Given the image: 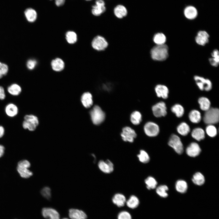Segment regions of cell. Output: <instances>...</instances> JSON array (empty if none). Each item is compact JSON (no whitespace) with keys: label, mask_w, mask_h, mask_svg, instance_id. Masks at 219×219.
<instances>
[{"label":"cell","mask_w":219,"mask_h":219,"mask_svg":"<svg viewBox=\"0 0 219 219\" xmlns=\"http://www.w3.org/2000/svg\"><path fill=\"white\" fill-rule=\"evenodd\" d=\"M150 54L151 59L156 61H163L169 56V48L165 44L155 45L151 49Z\"/></svg>","instance_id":"cell-1"},{"label":"cell","mask_w":219,"mask_h":219,"mask_svg":"<svg viewBox=\"0 0 219 219\" xmlns=\"http://www.w3.org/2000/svg\"><path fill=\"white\" fill-rule=\"evenodd\" d=\"M219 111L217 108H211L206 111L203 120L206 124H212L219 122Z\"/></svg>","instance_id":"cell-2"},{"label":"cell","mask_w":219,"mask_h":219,"mask_svg":"<svg viewBox=\"0 0 219 219\" xmlns=\"http://www.w3.org/2000/svg\"><path fill=\"white\" fill-rule=\"evenodd\" d=\"M90 115L93 123L96 125L101 123L105 118V113L97 105L95 106L90 111Z\"/></svg>","instance_id":"cell-3"},{"label":"cell","mask_w":219,"mask_h":219,"mask_svg":"<svg viewBox=\"0 0 219 219\" xmlns=\"http://www.w3.org/2000/svg\"><path fill=\"white\" fill-rule=\"evenodd\" d=\"M24 119L22 123L23 128L30 131L35 130L39 123L37 117L33 115H26L24 116Z\"/></svg>","instance_id":"cell-4"},{"label":"cell","mask_w":219,"mask_h":219,"mask_svg":"<svg viewBox=\"0 0 219 219\" xmlns=\"http://www.w3.org/2000/svg\"><path fill=\"white\" fill-rule=\"evenodd\" d=\"M29 162L26 160L20 161L18 163L17 170L20 176L24 178H28L33 175V172L29 169L30 166Z\"/></svg>","instance_id":"cell-5"},{"label":"cell","mask_w":219,"mask_h":219,"mask_svg":"<svg viewBox=\"0 0 219 219\" xmlns=\"http://www.w3.org/2000/svg\"><path fill=\"white\" fill-rule=\"evenodd\" d=\"M92 46L95 50L98 51L105 50L108 46V43L106 39L101 35H97L93 39Z\"/></svg>","instance_id":"cell-6"},{"label":"cell","mask_w":219,"mask_h":219,"mask_svg":"<svg viewBox=\"0 0 219 219\" xmlns=\"http://www.w3.org/2000/svg\"><path fill=\"white\" fill-rule=\"evenodd\" d=\"M168 144L178 154L180 155L183 153V144L180 138L177 135L172 134L169 138Z\"/></svg>","instance_id":"cell-7"},{"label":"cell","mask_w":219,"mask_h":219,"mask_svg":"<svg viewBox=\"0 0 219 219\" xmlns=\"http://www.w3.org/2000/svg\"><path fill=\"white\" fill-rule=\"evenodd\" d=\"M194 79L200 90L209 91L211 89L212 84L209 79L198 75L194 76Z\"/></svg>","instance_id":"cell-8"},{"label":"cell","mask_w":219,"mask_h":219,"mask_svg":"<svg viewBox=\"0 0 219 219\" xmlns=\"http://www.w3.org/2000/svg\"><path fill=\"white\" fill-rule=\"evenodd\" d=\"M121 136L124 141L132 143L137 137L135 131L129 127H126L123 128L121 133Z\"/></svg>","instance_id":"cell-9"},{"label":"cell","mask_w":219,"mask_h":219,"mask_svg":"<svg viewBox=\"0 0 219 219\" xmlns=\"http://www.w3.org/2000/svg\"><path fill=\"white\" fill-rule=\"evenodd\" d=\"M144 129L146 134L150 137L157 136L159 132L158 125L152 122L147 123L144 125Z\"/></svg>","instance_id":"cell-10"},{"label":"cell","mask_w":219,"mask_h":219,"mask_svg":"<svg viewBox=\"0 0 219 219\" xmlns=\"http://www.w3.org/2000/svg\"><path fill=\"white\" fill-rule=\"evenodd\" d=\"M152 110L154 115L157 117L165 116L167 113L166 104L163 102H159L154 105Z\"/></svg>","instance_id":"cell-11"},{"label":"cell","mask_w":219,"mask_h":219,"mask_svg":"<svg viewBox=\"0 0 219 219\" xmlns=\"http://www.w3.org/2000/svg\"><path fill=\"white\" fill-rule=\"evenodd\" d=\"M98 165L100 170L106 174H110L114 170V166L113 163L109 159L106 161L100 160Z\"/></svg>","instance_id":"cell-12"},{"label":"cell","mask_w":219,"mask_h":219,"mask_svg":"<svg viewBox=\"0 0 219 219\" xmlns=\"http://www.w3.org/2000/svg\"><path fill=\"white\" fill-rule=\"evenodd\" d=\"M105 5V2L103 0H96L95 4L92 7V14L96 16L101 15L106 10Z\"/></svg>","instance_id":"cell-13"},{"label":"cell","mask_w":219,"mask_h":219,"mask_svg":"<svg viewBox=\"0 0 219 219\" xmlns=\"http://www.w3.org/2000/svg\"><path fill=\"white\" fill-rule=\"evenodd\" d=\"M210 36L205 31L200 30L198 32L195 38V40L198 45L204 46L208 43Z\"/></svg>","instance_id":"cell-14"},{"label":"cell","mask_w":219,"mask_h":219,"mask_svg":"<svg viewBox=\"0 0 219 219\" xmlns=\"http://www.w3.org/2000/svg\"><path fill=\"white\" fill-rule=\"evenodd\" d=\"M42 214L43 217L47 219H60V215L55 209L50 207L42 209Z\"/></svg>","instance_id":"cell-15"},{"label":"cell","mask_w":219,"mask_h":219,"mask_svg":"<svg viewBox=\"0 0 219 219\" xmlns=\"http://www.w3.org/2000/svg\"><path fill=\"white\" fill-rule=\"evenodd\" d=\"M201 151L199 144L196 142L191 143L186 148V152L189 156L195 157L198 156Z\"/></svg>","instance_id":"cell-16"},{"label":"cell","mask_w":219,"mask_h":219,"mask_svg":"<svg viewBox=\"0 0 219 219\" xmlns=\"http://www.w3.org/2000/svg\"><path fill=\"white\" fill-rule=\"evenodd\" d=\"M68 215L71 219H86L87 216L83 211L75 209H71L69 210Z\"/></svg>","instance_id":"cell-17"},{"label":"cell","mask_w":219,"mask_h":219,"mask_svg":"<svg viewBox=\"0 0 219 219\" xmlns=\"http://www.w3.org/2000/svg\"><path fill=\"white\" fill-rule=\"evenodd\" d=\"M185 17L187 19L192 20L195 19L198 15V12L196 8L193 6H187L184 11Z\"/></svg>","instance_id":"cell-18"},{"label":"cell","mask_w":219,"mask_h":219,"mask_svg":"<svg viewBox=\"0 0 219 219\" xmlns=\"http://www.w3.org/2000/svg\"><path fill=\"white\" fill-rule=\"evenodd\" d=\"M157 96L166 99L168 97L169 92L168 88L165 85L161 84L157 85L155 88Z\"/></svg>","instance_id":"cell-19"},{"label":"cell","mask_w":219,"mask_h":219,"mask_svg":"<svg viewBox=\"0 0 219 219\" xmlns=\"http://www.w3.org/2000/svg\"><path fill=\"white\" fill-rule=\"evenodd\" d=\"M113 12L116 17L121 19L126 16L128 12L125 7L122 5H118L114 8Z\"/></svg>","instance_id":"cell-20"},{"label":"cell","mask_w":219,"mask_h":219,"mask_svg":"<svg viewBox=\"0 0 219 219\" xmlns=\"http://www.w3.org/2000/svg\"><path fill=\"white\" fill-rule=\"evenodd\" d=\"M112 200L113 203L119 207L123 206L126 201L125 196L120 193L115 194L112 198Z\"/></svg>","instance_id":"cell-21"},{"label":"cell","mask_w":219,"mask_h":219,"mask_svg":"<svg viewBox=\"0 0 219 219\" xmlns=\"http://www.w3.org/2000/svg\"><path fill=\"white\" fill-rule=\"evenodd\" d=\"M81 100L83 106L86 108H90L93 104L92 96L89 92H85L83 94Z\"/></svg>","instance_id":"cell-22"},{"label":"cell","mask_w":219,"mask_h":219,"mask_svg":"<svg viewBox=\"0 0 219 219\" xmlns=\"http://www.w3.org/2000/svg\"><path fill=\"white\" fill-rule=\"evenodd\" d=\"M5 111L6 114L10 117H13L16 116L18 112L17 106L12 103L7 104L5 108Z\"/></svg>","instance_id":"cell-23"},{"label":"cell","mask_w":219,"mask_h":219,"mask_svg":"<svg viewBox=\"0 0 219 219\" xmlns=\"http://www.w3.org/2000/svg\"><path fill=\"white\" fill-rule=\"evenodd\" d=\"M152 39L154 43L156 45H161L165 44L166 38L163 33L158 32L154 35Z\"/></svg>","instance_id":"cell-24"},{"label":"cell","mask_w":219,"mask_h":219,"mask_svg":"<svg viewBox=\"0 0 219 219\" xmlns=\"http://www.w3.org/2000/svg\"><path fill=\"white\" fill-rule=\"evenodd\" d=\"M25 16L28 21L34 22L36 19L37 14L36 11L31 8L27 9L24 11Z\"/></svg>","instance_id":"cell-25"},{"label":"cell","mask_w":219,"mask_h":219,"mask_svg":"<svg viewBox=\"0 0 219 219\" xmlns=\"http://www.w3.org/2000/svg\"><path fill=\"white\" fill-rule=\"evenodd\" d=\"M51 65L53 70L57 71L62 70L64 66L63 61L60 58H56L52 61Z\"/></svg>","instance_id":"cell-26"},{"label":"cell","mask_w":219,"mask_h":219,"mask_svg":"<svg viewBox=\"0 0 219 219\" xmlns=\"http://www.w3.org/2000/svg\"><path fill=\"white\" fill-rule=\"evenodd\" d=\"M191 135L193 138L199 141L204 138L205 132L202 128H197L193 130L191 133Z\"/></svg>","instance_id":"cell-27"},{"label":"cell","mask_w":219,"mask_h":219,"mask_svg":"<svg viewBox=\"0 0 219 219\" xmlns=\"http://www.w3.org/2000/svg\"><path fill=\"white\" fill-rule=\"evenodd\" d=\"M211 57L209 59L210 64L213 66L217 67L219 64V53L218 50L214 49L211 54Z\"/></svg>","instance_id":"cell-28"},{"label":"cell","mask_w":219,"mask_h":219,"mask_svg":"<svg viewBox=\"0 0 219 219\" xmlns=\"http://www.w3.org/2000/svg\"><path fill=\"white\" fill-rule=\"evenodd\" d=\"M8 92L11 95L17 96L22 92L21 87L18 84L14 83L9 85L7 88Z\"/></svg>","instance_id":"cell-29"},{"label":"cell","mask_w":219,"mask_h":219,"mask_svg":"<svg viewBox=\"0 0 219 219\" xmlns=\"http://www.w3.org/2000/svg\"><path fill=\"white\" fill-rule=\"evenodd\" d=\"M175 187L176 190L178 192L183 193L186 192L188 189V185L185 181L179 180L176 182Z\"/></svg>","instance_id":"cell-30"},{"label":"cell","mask_w":219,"mask_h":219,"mask_svg":"<svg viewBox=\"0 0 219 219\" xmlns=\"http://www.w3.org/2000/svg\"><path fill=\"white\" fill-rule=\"evenodd\" d=\"M126 204L129 208L134 209L137 207L139 204L138 198L135 196H131L126 201Z\"/></svg>","instance_id":"cell-31"},{"label":"cell","mask_w":219,"mask_h":219,"mask_svg":"<svg viewBox=\"0 0 219 219\" xmlns=\"http://www.w3.org/2000/svg\"><path fill=\"white\" fill-rule=\"evenodd\" d=\"M192 181L195 184L198 186H201L205 182V179L204 176L200 172L195 173L193 177Z\"/></svg>","instance_id":"cell-32"},{"label":"cell","mask_w":219,"mask_h":219,"mask_svg":"<svg viewBox=\"0 0 219 219\" xmlns=\"http://www.w3.org/2000/svg\"><path fill=\"white\" fill-rule=\"evenodd\" d=\"M189 117L190 121L194 123H199L201 118L200 113L198 111L195 109L190 112Z\"/></svg>","instance_id":"cell-33"},{"label":"cell","mask_w":219,"mask_h":219,"mask_svg":"<svg viewBox=\"0 0 219 219\" xmlns=\"http://www.w3.org/2000/svg\"><path fill=\"white\" fill-rule=\"evenodd\" d=\"M177 131L182 135L185 136L187 135L190 130V128L188 125L185 122H182L177 127Z\"/></svg>","instance_id":"cell-34"},{"label":"cell","mask_w":219,"mask_h":219,"mask_svg":"<svg viewBox=\"0 0 219 219\" xmlns=\"http://www.w3.org/2000/svg\"><path fill=\"white\" fill-rule=\"evenodd\" d=\"M201 109L206 111L210 108V103L209 100L205 97H201L198 100Z\"/></svg>","instance_id":"cell-35"},{"label":"cell","mask_w":219,"mask_h":219,"mask_svg":"<svg viewBox=\"0 0 219 219\" xmlns=\"http://www.w3.org/2000/svg\"><path fill=\"white\" fill-rule=\"evenodd\" d=\"M130 120L134 125L139 124L142 120V115L141 113L138 111L133 112L131 114Z\"/></svg>","instance_id":"cell-36"},{"label":"cell","mask_w":219,"mask_h":219,"mask_svg":"<svg viewBox=\"0 0 219 219\" xmlns=\"http://www.w3.org/2000/svg\"><path fill=\"white\" fill-rule=\"evenodd\" d=\"M144 182L147 189L149 190L155 189L157 185V182L156 179L151 176L147 177L145 179Z\"/></svg>","instance_id":"cell-37"},{"label":"cell","mask_w":219,"mask_h":219,"mask_svg":"<svg viewBox=\"0 0 219 219\" xmlns=\"http://www.w3.org/2000/svg\"><path fill=\"white\" fill-rule=\"evenodd\" d=\"M137 156L139 161L143 163H148L150 160L148 154L144 150H140Z\"/></svg>","instance_id":"cell-38"},{"label":"cell","mask_w":219,"mask_h":219,"mask_svg":"<svg viewBox=\"0 0 219 219\" xmlns=\"http://www.w3.org/2000/svg\"><path fill=\"white\" fill-rule=\"evenodd\" d=\"M171 110L172 111L176 114V116L178 117H182L184 113L183 107L181 105L178 104L173 106Z\"/></svg>","instance_id":"cell-39"},{"label":"cell","mask_w":219,"mask_h":219,"mask_svg":"<svg viewBox=\"0 0 219 219\" xmlns=\"http://www.w3.org/2000/svg\"><path fill=\"white\" fill-rule=\"evenodd\" d=\"M168 189V187L167 186L162 185L159 186L156 188V191L157 193L160 196L166 198L168 195L167 193V191Z\"/></svg>","instance_id":"cell-40"},{"label":"cell","mask_w":219,"mask_h":219,"mask_svg":"<svg viewBox=\"0 0 219 219\" xmlns=\"http://www.w3.org/2000/svg\"><path fill=\"white\" fill-rule=\"evenodd\" d=\"M66 38L69 43L73 44L77 41V36L75 32L69 31L66 34Z\"/></svg>","instance_id":"cell-41"},{"label":"cell","mask_w":219,"mask_h":219,"mask_svg":"<svg viewBox=\"0 0 219 219\" xmlns=\"http://www.w3.org/2000/svg\"><path fill=\"white\" fill-rule=\"evenodd\" d=\"M206 131L207 135L211 137H215L217 134L216 128L212 124H209L206 127Z\"/></svg>","instance_id":"cell-42"},{"label":"cell","mask_w":219,"mask_h":219,"mask_svg":"<svg viewBox=\"0 0 219 219\" xmlns=\"http://www.w3.org/2000/svg\"><path fill=\"white\" fill-rule=\"evenodd\" d=\"M42 195L47 200H50L51 197V190L48 186L44 187L40 191Z\"/></svg>","instance_id":"cell-43"},{"label":"cell","mask_w":219,"mask_h":219,"mask_svg":"<svg viewBox=\"0 0 219 219\" xmlns=\"http://www.w3.org/2000/svg\"><path fill=\"white\" fill-rule=\"evenodd\" d=\"M8 71V67L6 64L0 62V78L6 75Z\"/></svg>","instance_id":"cell-44"},{"label":"cell","mask_w":219,"mask_h":219,"mask_svg":"<svg viewBox=\"0 0 219 219\" xmlns=\"http://www.w3.org/2000/svg\"><path fill=\"white\" fill-rule=\"evenodd\" d=\"M117 218L118 219H132V217L131 215L128 212L126 211H123L120 212L118 214Z\"/></svg>","instance_id":"cell-45"},{"label":"cell","mask_w":219,"mask_h":219,"mask_svg":"<svg viewBox=\"0 0 219 219\" xmlns=\"http://www.w3.org/2000/svg\"><path fill=\"white\" fill-rule=\"evenodd\" d=\"M37 64V61L34 59H30L27 62V67L30 70H31L33 69Z\"/></svg>","instance_id":"cell-46"},{"label":"cell","mask_w":219,"mask_h":219,"mask_svg":"<svg viewBox=\"0 0 219 219\" xmlns=\"http://www.w3.org/2000/svg\"><path fill=\"white\" fill-rule=\"evenodd\" d=\"M5 98V94L3 87L0 86V99L4 100Z\"/></svg>","instance_id":"cell-47"},{"label":"cell","mask_w":219,"mask_h":219,"mask_svg":"<svg viewBox=\"0 0 219 219\" xmlns=\"http://www.w3.org/2000/svg\"><path fill=\"white\" fill-rule=\"evenodd\" d=\"M55 3L57 6H60L63 5L64 4L65 0H55Z\"/></svg>","instance_id":"cell-48"},{"label":"cell","mask_w":219,"mask_h":219,"mask_svg":"<svg viewBox=\"0 0 219 219\" xmlns=\"http://www.w3.org/2000/svg\"><path fill=\"white\" fill-rule=\"evenodd\" d=\"M5 147L2 145L0 144V158L2 157L4 153Z\"/></svg>","instance_id":"cell-49"},{"label":"cell","mask_w":219,"mask_h":219,"mask_svg":"<svg viewBox=\"0 0 219 219\" xmlns=\"http://www.w3.org/2000/svg\"><path fill=\"white\" fill-rule=\"evenodd\" d=\"M5 129L2 126H0V138L2 137L4 135L5 133Z\"/></svg>","instance_id":"cell-50"},{"label":"cell","mask_w":219,"mask_h":219,"mask_svg":"<svg viewBox=\"0 0 219 219\" xmlns=\"http://www.w3.org/2000/svg\"><path fill=\"white\" fill-rule=\"evenodd\" d=\"M68 219L67 218H63V219Z\"/></svg>","instance_id":"cell-51"},{"label":"cell","mask_w":219,"mask_h":219,"mask_svg":"<svg viewBox=\"0 0 219 219\" xmlns=\"http://www.w3.org/2000/svg\"><path fill=\"white\" fill-rule=\"evenodd\" d=\"M86 0V1H91V0Z\"/></svg>","instance_id":"cell-52"}]
</instances>
